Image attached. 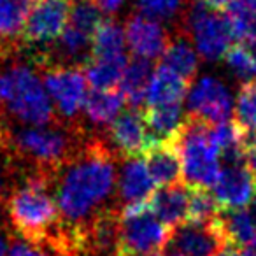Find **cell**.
Returning <instances> with one entry per match:
<instances>
[{"label": "cell", "instance_id": "6da1fadb", "mask_svg": "<svg viewBox=\"0 0 256 256\" xmlns=\"http://www.w3.org/2000/svg\"><path fill=\"white\" fill-rule=\"evenodd\" d=\"M118 181V154L100 137H90L82 150L51 179L60 224L72 238L93 221L112 196Z\"/></svg>", "mask_w": 256, "mask_h": 256}, {"label": "cell", "instance_id": "7a4b0ae2", "mask_svg": "<svg viewBox=\"0 0 256 256\" xmlns=\"http://www.w3.org/2000/svg\"><path fill=\"white\" fill-rule=\"evenodd\" d=\"M90 139L76 121L46 124V126H9L6 158L22 165L28 176H40L51 181L62 167L68 164Z\"/></svg>", "mask_w": 256, "mask_h": 256}, {"label": "cell", "instance_id": "3957f363", "mask_svg": "<svg viewBox=\"0 0 256 256\" xmlns=\"http://www.w3.org/2000/svg\"><path fill=\"white\" fill-rule=\"evenodd\" d=\"M9 60H12L11 65L0 78V100L9 112L26 126L60 123L37 68L25 56L18 58V53Z\"/></svg>", "mask_w": 256, "mask_h": 256}, {"label": "cell", "instance_id": "277c9868", "mask_svg": "<svg viewBox=\"0 0 256 256\" xmlns=\"http://www.w3.org/2000/svg\"><path fill=\"white\" fill-rule=\"evenodd\" d=\"M6 209L12 228L25 240H44L62 232L60 214L48 178H25L23 184L9 195Z\"/></svg>", "mask_w": 256, "mask_h": 256}, {"label": "cell", "instance_id": "5b68a950", "mask_svg": "<svg viewBox=\"0 0 256 256\" xmlns=\"http://www.w3.org/2000/svg\"><path fill=\"white\" fill-rule=\"evenodd\" d=\"M210 124L193 116H186L174 142L181 160V170L190 188L210 190L221 172L218 151L209 136Z\"/></svg>", "mask_w": 256, "mask_h": 256}, {"label": "cell", "instance_id": "8992f818", "mask_svg": "<svg viewBox=\"0 0 256 256\" xmlns=\"http://www.w3.org/2000/svg\"><path fill=\"white\" fill-rule=\"evenodd\" d=\"M172 228L164 224L148 204L123 207L120 212L118 251L137 256H156L170 242Z\"/></svg>", "mask_w": 256, "mask_h": 256}, {"label": "cell", "instance_id": "52a82bcc", "mask_svg": "<svg viewBox=\"0 0 256 256\" xmlns=\"http://www.w3.org/2000/svg\"><path fill=\"white\" fill-rule=\"evenodd\" d=\"M182 23L198 54L207 62L223 58L235 39L226 14L207 8L198 0L192 2L186 9Z\"/></svg>", "mask_w": 256, "mask_h": 256}, {"label": "cell", "instance_id": "ba28073f", "mask_svg": "<svg viewBox=\"0 0 256 256\" xmlns=\"http://www.w3.org/2000/svg\"><path fill=\"white\" fill-rule=\"evenodd\" d=\"M44 90L51 102H54L62 121L72 123L86 98L84 68L81 65H50L44 68Z\"/></svg>", "mask_w": 256, "mask_h": 256}, {"label": "cell", "instance_id": "9c48e42d", "mask_svg": "<svg viewBox=\"0 0 256 256\" xmlns=\"http://www.w3.org/2000/svg\"><path fill=\"white\" fill-rule=\"evenodd\" d=\"M72 0H39L26 16L22 30V44L48 50L56 42L70 14Z\"/></svg>", "mask_w": 256, "mask_h": 256}, {"label": "cell", "instance_id": "30bf717a", "mask_svg": "<svg viewBox=\"0 0 256 256\" xmlns=\"http://www.w3.org/2000/svg\"><path fill=\"white\" fill-rule=\"evenodd\" d=\"M230 90L212 76L198 79L188 93V116L202 120L209 124L228 121L232 112Z\"/></svg>", "mask_w": 256, "mask_h": 256}, {"label": "cell", "instance_id": "8fae6325", "mask_svg": "<svg viewBox=\"0 0 256 256\" xmlns=\"http://www.w3.org/2000/svg\"><path fill=\"white\" fill-rule=\"evenodd\" d=\"M109 140L118 156L140 158L150 148L144 114L139 109H128L120 112L118 118L109 124Z\"/></svg>", "mask_w": 256, "mask_h": 256}, {"label": "cell", "instance_id": "7c38bea8", "mask_svg": "<svg viewBox=\"0 0 256 256\" xmlns=\"http://www.w3.org/2000/svg\"><path fill=\"white\" fill-rule=\"evenodd\" d=\"M124 40L136 58L154 60L167 50L172 36L162 23L148 20L140 14H134L124 25Z\"/></svg>", "mask_w": 256, "mask_h": 256}, {"label": "cell", "instance_id": "4fadbf2b", "mask_svg": "<svg viewBox=\"0 0 256 256\" xmlns=\"http://www.w3.org/2000/svg\"><path fill=\"white\" fill-rule=\"evenodd\" d=\"M172 248L182 256H216L226 248L216 220L207 224L182 223L172 230Z\"/></svg>", "mask_w": 256, "mask_h": 256}, {"label": "cell", "instance_id": "5bb4252c", "mask_svg": "<svg viewBox=\"0 0 256 256\" xmlns=\"http://www.w3.org/2000/svg\"><path fill=\"white\" fill-rule=\"evenodd\" d=\"M210 190L220 209H244L254 198L256 181L244 165H232L221 168L220 178Z\"/></svg>", "mask_w": 256, "mask_h": 256}, {"label": "cell", "instance_id": "9a60e30c", "mask_svg": "<svg viewBox=\"0 0 256 256\" xmlns=\"http://www.w3.org/2000/svg\"><path fill=\"white\" fill-rule=\"evenodd\" d=\"M118 198L124 207L148 204L154 193V181L151 179L142 158H126L121 165L116 181Z\"/></svg>", "mask_w": 256, "mask_h": 256}, {"label": "cell", "instance_id": "2e32d148", "mask_svg": "<svg viewBox=\"0 0 256 256\" xmlns=\"http://www.w3.org/2000/svg\"><path fill=\"white\" fill-rule=\"evenodd\" d=\"M188 195L190 186L182 182L162 186L154 190L151 195L150 210L168 228L174 230L176 226L186 223V212H188Z\"/></svg>", "mask_w": 256, "mask_h": 256}, {"label": "cell", "instance_id": "e0dca14e", "mask_svg": "<svg viewBox=\"0 0 256 256\" xmlns=\"http://www.w3.org/2000/svg\"><path fill=\"white\" fill-rule=\"evenodd\" d=\"M144 156H146L144 164H146L148 172L154 182L162 186L181 182V160H179V153L174 142L151 144L144 151Z\"/></svg>", "mask_w": 256, "mask_h": 256}, {"label": "cell", "instance_id": "ac0fdd59", "mask_svg": "<svg viewBox=\"0 0 256 256\" xmlns=\"http://www.w3.org/2000/svg\"><path fill=\"white\" fill-rule=\"evenodd\" d=\"M144 121H146L151 146L158 142H172L184 124L186 116L181 104L156 106L148 107V110L144 112Z\"/></svg>", "mask_w": 256, "mask_h": 256}, {"label": "cell", "instance_id": "d6986e66", "mask_svg": "<svg viewBox=\"0 0 256 256\" xmlns=\"http://www.w3.org/2000/svg\"><path fill=\"white\" fill-rule=\"evenodd\" d=\"M216 223L223 234L226 246L248 248L256 240V216L249 207L223 210L216 216Z\"/></svg>", "mask_w": 256, "mask_h": 256}, {"label": "cell", "instance_id": "ffe728a7", "mask_svg": "<svg viewBox=\"0 0 256 256\" xmlns=\"http://www.w3.org/2000/svg\"><path fill=\"white\" fill-rule=\"evenodd\" d=\"M190 88V82L179 78L168 68L158 65L150 81V88L146 93V104L150 107L156 106H174L181 104Z\"/></svg>", "mask_w": 256, "mask_h": 256}, {"label": "cell", "instance_id": "44dd1931", "mask_svg": "<svg viewBox=\"0 0 256 256\" xmlns=\"http://www.w3.org/2000/svg\"><path fill=\"white\" fill-rule=\"evenodd\" d=\"M153 72V64L150 60H142V58H134L124 67L123 78L120 81L121 95H123L124 102L130 104L132 109H137L146 102V93Z\"/></svg>", "mask_w": 256, "mask_h": 256}, {"label": "cell", "instance_id": "7402d4cb", "mask_svg": "<svg viewBox=\"0 0 256 256\" xmlns=\"http://www.w3.org/2000/svg\"><path fill=\"white\" fill-rule=\"evenodd\" d=\"M124 98L120 90H92L86 93L82 109L93 124H110L123 109Z\"/></svg>", "mask_w": 256, "mask_h": 256}, {"label": "cell", "instance_id": "603a6c76", "mask_svg": "<svg viewBox=\"0 0 256 256\" xmlns=\"http://www.w3.org/2000/svg\"><path fill=\"white\" fill-rule=\"evenodd\" d=\"M39 0H0V40L8 46L22 42L26 16Z\"/></svg>", "mask_w": 256, "mask_h": 256}, {"label": "cell", "instance_id": "cb8c5ba5", "mask_svg": "<svg viewBox=\"0 0 256 256\" xmlns=\"http://www.w3.org/2000/svg\"><path fill=\"white\" fill-rule=\"evenodd\" d=\"M128 64L126 54L106 58H90L82 68H84L86 81L93 86V90H116L123 78L124 67Z\"/></svg>", "mask_w": 256, "mask_h": 256}, {"label": "cell", "instance_id": "d4e9b609", "mask_svg": "<svg viewBox=\"0 0 256 256\" xmlns=\"http://www.w3.org/2000/svg\"><path fill=\"white\" fill-rule=\"evenodd\" d=\"M160 65L192 84V79L195 78L196 70H198V54L184 36H179L170 39L167 50L162 54Z\"/></svg>", "mask_w": 256, "mask_h": 256}, {"label": "cell", "instance_id": "484cf974", "mask_svg": "<svg viewBox=\"0 0 256 256\" xmlns=\"http://www.w3.org/2000/svg\"><path fill=\"white\" fill-rule=\"evenodd\" d=\"M74 248V240L62 230L58 235L44 240H12L8 256H70Z\"/></svg>", "mask_w": 256, "mask_h": 256}, {"label": "cell", "instance_id": "4316f807", "mask_svg": "<svg viewBox=\"0 0 256 256\" xmlns=\"http://www.w3.org/2000/svg\"><path fill=\"white\" fill-rule=\"evenodd\" d=\"M124 44H126V40H124L123 26L114 20H102L95 36H93L90 58H106L123 54Z\"/></svg>", "mask_w": 256, "mask_h": 256}, {"label": "cell", "instance_id": "83f0119b", "mask_svg": "<svg viewBox=\"0 0 256 256\" xmlns=\"http://www.w3.org/2000/svg\"><path fill=\"white\" fill-rule=\"evenodd\" d=\"M218 214H220V207H218L216 200L209 190L190 188L186 223L207 224L216 220Z\"/></svg>", "mask_w": 256, "mask_h": 256}, {"label": "cell", "instance_id": "f1b7e54d", "mask_svg": "<svg viewBox=\"0 0 256 256\" xmlns=\"http://www.w3.org/2000/svg\"><path fill=\"white\" fill-rule=\"evenodd\" d=\"M234 124L240 132L256 130V81L244 82L234 107Z\"/></svg>", "mask_w": 256, "mask_h": 256}, {"label": "cell", "instance_id": "f546056e", "mask_svg": "<svg viewBox=\"0 0 256 256\" xmlns=\"http://www.w3.org/2000/svg\"><path fill=\"white\" fill-rule=\"evenodd\" d=\"M140 16L158 23L176 22L182 11V0H136Z\"/></svg>", "mask_w": 256, "mask_h": 256}, {"label": "cell", "instance_id": "4dcf8cb0", "mask_svg": "<svg viewBox=\"0 0 256 256\" xmlns=\"http://www.w3.org/2000/svg\"><path fill=\"white\" fill-rule=\"evenodd\" d=\"M223 58H224V62H226L228 68H230L238 79H242L244 82L256 81V62L252 60L249 51L246 50L242 44H234V46H230V50L224 53Z\"/></svg>", "mask_w": 256, "mask_h": 256}, {"label": "cell", "instance_id": "1f68e13d", "mask_svg": "<svg viewBox=\"0 0 256 256\" xmlns=\"http://www.w3.org/2000/svg\"><path fill=\"white\" fill-rule=\"evenodd\" d=\"M92 2L100 12H106V14H116L124 4V0H92Z\"/></svg>", "mask_w": 256, "mask_h": 256}, {"label": "cell", "instance_id": "d6a6232c", "mask_svg": "<svg viewBox=\"0 0 256 256\" xmlns=\"http://www.w3.org/2000/svg\"><path fill=\"white\" fill-rule=\"evenodd\" d=\"M244 167L248 168V172L252 176V179L256 181V148L246 150V153H244Z\"/></svg>", "mask_w": 256, "mask_h": 256}, {"label": "cell", "instance_id": "836d02e7", "mask_svg": "<svg viewBox=\"0 0 256 256\" xmlns=\"http://www.w3.org/2000/svg\"><path fill=\"white\" fill-rule=\"evenodd\" d=\"M12 240H14V238L8 234V230L0 228V256H8Z\"/></svg>", "mask_w": 256, "mask_h": 256}, {"label": "cell", "instance_id": "e575fe53", "mask_svg": "<svg viewBox=\"0 0 256 256\" xmlns=\"http://www.w3.org/2000/svg\"><path fill=\"white\" fill-rule=\"evenodd\" d=\"M8 134H9V124L6 123V116L0 110V153L6 151V144H8Z\"/></svg>", "mask_w": 256, "mask_h": 256}, {"label": "cell", "instance_id": "d590c367", "mask_svg": "<svg viewBox=\"0 0 256 256\" xmlns=\"http://www.w3.org/2000/svg\"><path fill=\"white\" fill-rule=\"evenodd\" d=\"M202 4H206L207 8L214 9V11H223V9H228L232 4H234L235 0H198Z\"/></svg>", "mask_w": 256, "mask_h": 256}, {"label": "cell", "instance_id": "8d00e7d4", "mask_svg": "<svg viewBox=\"0 0 256 256\" xmlns=\"http://www.w3.org/2000/svg\"><path fill=\"white\" fill-rule=\"evenodd\" d=\"M240 44L249 51V54L252 56V60L256 62V37H251V39L240 40Z\"/></svg>", "mask_w": 256, "mask_h": 256}, {"label": "cell", "instance_id": "74e56055", "mask_svg": "<svg viewBox=\"0 0 256 256\" xmlns=\"http://www.w3.org/2000/svg\"><path fill=\"white\" fill-rule=\"evenodd\" d=\"M216 256H240V251H238L237 248H234V246H226V248L221 249Z\"/></svg>", "mask_w": 256, "mask_h": 256}, {"label": "cell", "instance_id": "f35d334b", "mask_svg": "<svg viewBox=\"0 0 256 256\" xmlns=\"http://www.w3.org/2000/svg\"><path fill=\"white\" fill-rule=\"evenodd\" d=\"M4 192H6V170L0 167V198H2Z\"/></svg>", "mask_w": 256, "mask_h": 256}, {"label": "cell", "instance_id": "ab89813d", "mask_svg": "<svg viewBox=\"0 0 256 256\" xmlns=\"http://www.w3.org/2000/svg\"><path fill=\"white\" fill-rule=\"evenodd\" d=\"M240 256H256V249L252 246H248V248H242Z\"/></svg>", "mask_w": 256, "mask_h": 256}, {"label": "cell", "instance_id": "60d3db41", "mask_svg": "<svg viewBox=\"0 0 256 256\" xmlns=\"http://www.w3.org/2000/svg\"><path fill=\"white\" fill-rule=\"evenodd\" d=\"M114 256H137V254H130V252H121V251H118Z\"/></svg>", "mask_w": 256, "mask_h": 256}, {"label": "cell", "instance_id": "b9f144b4", "mask_svg": "<svg viewBox=\"0 0 256 256\" xmlns=\"http://www.w3.org/2000/svg\"><path fill=\"white\" fill-rule=\"evenodd\" d=\"M251 246H252V248H254V249H256V240H254V244H251Z\"/></svg>", "mask_w": 256, "mask_h": 256}]
</instances>
